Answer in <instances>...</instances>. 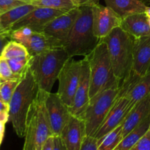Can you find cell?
<instances>
[{
  "instance_id": "1",
  "label": "cell",
  "mask_w": 150,
  "mask_h": 150,
  "mask_svg": "<svg viewBox=\"0 0 150 150\" xmlns=\"http://www.w3.org/2000/svg\"><path fill=\"white\" fill-rule=\"evenodd\" d=\"M38 91V84L28 67L9 103V121L19 137H24L28 114Z\"/></svg>"
},
{
  "instance_id": "2",
  "label": "cell",
  "mask_w": 150,
  "mask_h": 150,
  "mask_svg": "<svg viewBox=\"0 0 150 150\" xmlns=\"http://www.w3.org/2000/svg\"><path fill=\"white\" fill-rule=\"evenodd\" d=\"M79 14L63 42V48L69 57H85L95 48L100 40L93 30L92 7H79Z\"/></svg>"
},
{
  "instance_id": "3",
  "label": "cell",
  "mask_w": 150,
  "mask_h": 150,
  "mask_svg": "<svg viewBox=\"0 0 150 150\" xmlns=\"http://www.w3.org/2000/svg\"><path fill=\"white\" fill-rule=\"evenodd\" d=\"M101 40L107 44L113 73L121 85L132 74L134 38L117 27Z\"/></svg>"
},
{
  "instance_id": "4",
  "label": "cell",
  "mask_w": 150,
  "mask_h": 150,
  "mask_svg": "<svg viewBox=\"0 0 150 150\" xmlns=\"http://www.w3.org/2000/svg\"><path fill=\"white\" fill-rule=\"evenodd\" d=\"M69 58L63 48L50 50L29 58V70L39 90L46 93L51 92L62 67Z\"/></svg>"
},
{
  "instance_id": "5",
  "label": "cell",
  "mask_w": 150,
  "mask_h": 150,
  "mask_svg": "<svg viewBox=\"0 0 150 150\" xmlns=\"http://www.w3.org/2000/svg\"><path fill=\"white\" fill-rule=\"evenodd\" d=\"M85 57L90 67V99L105 89L121 86L113 73L107 44L102 40Z\"/></svg>"
},
{
  "instance_id": "6",
  "label": "cell",
  "mask_w": 150,
  "mask_h": 150,
  "mask_svg": "<svg viewBox=\"0 0 150 150\" xmlns=\"http://www.w3.org/2000/svg\"><path fill=\"white\" fill-rule=\"evenodd\" d=\"M46 94L38 91L32 104L26 122L23 150H42L49 138L54 136L45 105Z\"/></svg>"
},
{
  "instance_id": "7",
  "label": "cell",
  "mask_w": 150,
  "mask_h": 150,
  "mask_svg": "<svg viewBox=\"0 0 150 150\" xmlns=\"http://www.w3.org/2000/svg\"><path fill=\"white\" fill-rule=\"evenodd\" d=\"M121 89V86L110 88L90 99L88 106L79 117L85 122L86 136H94L95 135L117 100Z\"/></svg>"
},
{
  "instance_id": "8",
  "label": "cell",
  "mask_w": 150,
  "mask_h": 150,
  "mask_svg": "<svg viewBox=\"0 0 150 150\" xmlns=\"http://www.w3.org/2000/svg\"><path fill=\"white\" fill-rule=\"evenodd\" d=\"M81 70L82 59L75 60L73 57H69L62 67L57 78L59 87L57 93L69 108L72 105L79 85Z\"/></svg>"
},
{
  "instance_id": "9",
  "label": "cell",
  "mask_w": 150,
  "mask_h": 150,
  "mask_svg": "<svg viewBox=\"0 0 150 150\" xmlns=\"http://www.w3.org/2000/svg\"><path fill=\"white\" fill-rule=\"evenodd\" d=\"M121 89L117 100L94 136L96 139H99L107 133L122 124L125 117L130 111L129 100L124 96V93L127 91L129 86L126 84H121Z\"/></svg>"
},
{
  "instance_id": "10",
  "label": "cell",
  "mask_w": 150,
  "mask_h": 150,
  "mask_svg": "<svg viewBox=\"0 0 150 150\" xmlns=\"http://www.w3.org/2000/svg\"><path fill=\"white\" fill-rule=\"evenodd\" d=\"M93 30L94 35L103 39L117 27H121L122 18L110 7L97 4L92 7Z\"/></svg>"
},
{
  "instance_id": "11",
  "label": "cell",
  "mask_w": 150,
  "mask_h": 150,
  "mask_svg": "<svg viewBox=\"0 0 150 150\" xmlns=\"http://www.w3.org/2000/svg\"><path fill=\"white\" fill-rule=\"evenodd\" d=\"M45 105L53 136H60L71 115L69 107L63 102L57 92L46 94Z\"/></svg>"
},
{
  "instance_id": "12",
  "label": "cell",
  "mask_w": 150,
  "mask_h": 150,
  "mask_svg": "<svg viewBox=\"0 0 150 150\" xmlns=\"http://www.w3.org/2000/svg\"><path fill=\"white\" fill-rule=\"evenodd\" d=\"M90 67L86 57L82 59V70L79 85L76 89L72 105L69 108L71 114L80 117L88 106L90 101Z\"/></svg>"
},
{
  "instance_id": "13",
  "label": "cell",
  "mask_w": 150,
  "mask_h": 150,
  "mask_svg": "<svg viewBox=\"0 0 150 150\" xmlns=\"http://www.w3.org/2000/svg\"><path fill=\"white\" fill-rule=\"evenodd\" d=\"M63 13L65 12L48 7H37L23 18L16 22L10 29V32L22 27L30 28L35 32H41L43 28L47 23Z\"/></svg>"
},
{
  "instance_id": "14",
  "label": "cell",
  "mask_w": 150,
  "mask_h": 150,
  "mask_svg": "<svg viewBox=\"0 0 150 150\" xmlns=\"http://www.w3.org/2000/svg\"><path fill=\"white\" fill-rule=\"evenodd\" d=\"M79 7L65 12L47 23L41 32L61 41L62 45L79 14Z\"/></svg>"
},
{
  "instance_id": "15",
  "label": "cell",
  "mask_w": 150,
  "mask_h": 150,
  "mask_svg": "<svg viewBox=\"0 0 150 150\" xmlns=\"http://www.w3.org/2000/svg\"><path fill=\"white\" fill-rule=\"evenodd\" d=\"M132 73L139 78L150 73V35L134 38Z\"/></svg>"
},
{
  "instance_id": "16",
  "label": "cell",
  "mask_w": 150,
  "mask_h": 150,
  "mask_svg": "<svg viewBox=\"0 0 150 150\" xmlns=\"http://www.w3.org/2000/svg\"><path fill=\"white\" fill-rule=\"evenodd\" d=\"M85 135L84 120L80 117L71 115L60 137L66 150H79Z\"/></svg>"
},
{
  "instance_id": "17",
  "label": "cell",
  "mask_w": 150,
  "mask_h": 150,
  "mask_svg": "<svg viewBox=\"0 0 150 150\" xmlns=\"http://www.w3.org/2000/svg\"><path fill=\"white\" fill-rule=\"evenodd\" d=\"M21 44L26 48L30 57L50 50L63 48L61 41L35 31Z\"/></svg>"
},
{
  "instance_id": "18",
  "label": "cell",
  "mask_w": 150,
  "mask_h": 150,
  "mask_svg": "<svg viewBox=\"0 0 150 150\" xmlns=\"http://www.w3.org/2000/svg\"><path fill=\"white\" fill-rule=\"evenodd\" d=\"M150 114V95L138 101L122 122L123 138Z\"/></svg>"
},
{
  "instance_id": "19",
  "label": "cell",
  "mask_w": 150,
  "mask_h": 150,
  "mask_svg": "<svg viewBox=\"0 0 150 150\" xmlns=\"http://www.w3.org/2000/svg\"><path fill=\"white\" fill-rule=\"evenodd\" d=\"M121 28L134 38L150 35L148 17L144 13H137L122 19Z\"/></svg>"
},
{
  "instance_id": "20",
  "label": "cell",
  "mask_w": 150,
  "mask_h": 150,
  "mask_svg": "<svg viewBox=\"0 0 150 150\" xmlns=\"http://www.w3.org/2000/svg\"><path fill=\"white\" fill-rule=\"evenodd\" d=\"M106 6L114 10L122 19L145 12L147 5L142 0H104Z\"/></svg>"
},
{
  "instance_id": "21",
  "label": "cell",
  "mask_w": 150,
  "mask_h": 150,
  "mask_svg": "<svg viewBox=\"0 0 150 150\" xmlns=\"http://www.w3.org/2000/svg\"><path fill=\"white\" fill-rule=\"evenodd\" d=\"M36 7L31 4H26L2 13L0 15V29L3 32L10 34L12 26Z\"/></svg>"
},
{
  "instance_id": "22",
  "label": "cell",
  "mask_w": 150,
  "mask_h": 150,
  "mask_svg": "<svg viewBox=\"0 0 150 150\" xmlns=\"http://www.w3.org/2000/svg\"><path fill=\"white\" fill-rule=\"evenodd\" d=\"M149 95H150V73L140 78L124 93V96L129 100L130 111L138 101Z\"/></svg>"
},
{
  "instance_id": "23",
  "label": "cell",
  "mask_w": 150,
  "mask_h": 150,
  "mask_svg": "<svg viewBox=\"0 0 150 150\" xmlns=\"http://www.w3.org/2000/svg\"><path fill=\"white\" fill-rule=\"evenodd\" d=\"M150 127V114L144 119L137 127L131 130L122 139L120 143L113 150H129Z\"/></svg>"
},
{
  "instance_id": "24",
  "label": "cell",
  "mask_w": 150,
  "mask_h": 150,
  "mask_svg": "<svg viewBox=\"0 0 150 150\" xmlns=\"http://www.w3.org/2000/svg\"><path fill=\"white\" fill-rule=\"evenodd\" d=\"M123 139L122 124L98 139L99 150H113Z\"/></svg>"
},
{
  "instance_id": "25",
  "label": "cell",
  "mask_w": 150,
  "mask_h": 150,
  "mask_svg": "<svg viewBox=\"0 0 150 150\" xmlns=\"http://www.w3.org/2000/svg\"><path fill=\"white\" fill-rule=\"evenodd\" d=\"M1 57L5 59L30 57L26 48L22 44L14 40H10L1 51Z\"/></svg>"
},
{
  "instance_id": "26",
  "label": "cell",
  "mask_w": 150,
  "mask_h": 150,
  "mask_svg": "<svg viewBox=\"0 0 150 150\" xmlns=\"http://www.w3.org/2000/svg\"><path fill=\"white\" fill-rule=\"evenodd\" d=\"M30 4L36 7H48L63 12L77 7L71 0H30Z\"/></svg>"
},
{
  "instance_id": "27",
  "label": "cell",
  "mask_w": 150,
  "mask_h": 150,
  "mask_svg": "<svg viewBox=\"0 0 150 150\" xmlns=\"http://www.w3.org/2000/svg\"><path fill=\"white\" fill-rule=\"evenodd\" d=\"M30 57L7 59L9 66L13 73L17 77L21 78L29 67V60Z\"/></svg>"
},
{
  "instance_id": "28",
  "label": "cell",
  "mask_w": 150,
  "mask_h": 150,
  "mask_svg": "<svg viewBox=\"0 0 150 150\" xmlns=\"http://www.w3.org/2000/svg\"><path fill=\"white\" fill-rule=\"evenodd\" d=\"M20 80L4 81L3 82L0 88V100L9 104Z\"/></svg>"
},
{
  "instance_id": "29",
  "label": "cell",
  "mask_w": 150,
  "mask_h": 150,
  "mask_svg": "<svg viewBox=\"0 0 150 150\" xmlns=\"http://www.w3.org/2000/svg\"><path fill=\"white\" fill-rule=\"evenodd\" d=\"M0 79L4 81L20 80L21 78H19L13 73L9 66L7 60L0 56Z\"/></svg>"
},
{
  "instance_id": "30",
  "label": "cell",
  "mask_w": 150,
  "mask_h": 150,
  "mask_svg": "<svg viewBox=\"0 0 150 150\" xmlns=\"http://www.w3.org/2000/svg\"><path fill=\"white\" fill-rule=\"evenodd\" d=\"M26 4H30V0H0V15Z\"/></svg>"
},
{
  "instance_id": "31",
  "label": "cell",
  "mask_w": 150,
  "mask_h": 150,
  "mask_svg": "<svg viewBox=\"0 0 150 150\" xmlns=\"http://www.w3.org/2000/svg\"><path fill=\"white\" fill-rule=\"evenodd\" d=\"M129 150H150V127Z\"/></svg>"
},
{
  "instance_id": "32",
  "label": "cell",
  "mask_w": 150,
  "mask_h": 150,
  "mask_svg": "<svg viewBox=\"0 0 150 150\" xmlns=\"http://www.w3.org/2000/svg\"><path fill=\"white\" fill-rule=\"evenodd\" d=\"M79 150H99L98 139H96L94 136L85 135Z\"/></svg>"
},
{
  "instance_id": "33",
  "label": "cell",
  "mask_w": 150,
  "mask_h": 150,
  "mask_svg": "<svg viewBox=\"0 0 150 150\" xmlns=\"http://www.w3.org/2000/svg\"><path fill=\"white\" fill-rule=\"evenodd\" d=\"M0 121L7 123L9 121V104L0 100Z\"/></svg>"
},
{
  "instance_id": "34",
  "label": "cell",
  "mask_w": 150,
  "mask_h": 150,
  "mask_svg": "<svg viewBox=\"0 0 150 150\" xmlns=\"http://www.w3.org/2000/svg\"><path fill=\"white\" fill-rule=\"evenodd\" d=\"M11 40L10 39V34L7 32H4L0 29V56L1 51L6 45Z\"/></svg>"
},
{
  "instance_id": "35",
  "label": "cell",
  "mask_w": 150,
  "mask_h": 150,
  "mask_svg": "<svg viewBox=\"0 0 150 150\" xmlns=\"http://www.w3.org/2000/svg\"><path fill=\"white\" fill-rule=\"evenodd\" d=\"M75 5L77 7H83V6H93L96 5L97 4H99V0H71Z\"/></svg>"
},
{
  "instance_id": "36",
  "label": "cell",
  "mask_w": 150,
  "mask_h": 150,
  "mask_svg": "<svg viewBox=\"0 0 150 150\" xmlns=\"http://www.w3.org/2000/svg\"><path fill=\"white\" fill-rule=\"evenodd\" d=\"M53 150H66L60 136H54V147Z\"/></svg>"
},
{
  "instance_id": "37",
  "label": "cell",
  "mask_w": 150,
  "mask_h": 150,
  "mask_svg": "<svg viewBox=\"0 0 150 150\" xmlns=\"http://www.w3.org/2000/svg\"><path fill=\"white\" fill-rule=\"evenodd\" d=\"M53 147H54V136H51L46 142L42 150H53Z\"/></svg>"
},
{
  "instance_id": "38",
  "label": "cell",
  "mask_w": 150,
  "mask_h": 150,
  "mask_svg": "<svg viewBox=\"0 0 150 150\" xmlns=\"http://www.w3.org/2000/svg\"><path fill=\"white\" fill-rule=\"evenodd\" d=\"M5 124L6 123L0 121V146L2 142L3 138L4 135V130H5Z\"/></svg>"
},
{
  "instance_id": "39",
  "label": "cell",
  "mask_w": 150,
  "mask_h": 150,
  "mask_svg": "<svg viewBox=\"0 0 150 150\" xmlns=\"http://www.w3.org/2000/svg\"><path fill=\"white\" fill-rule=\"evenodd\" d=\"M144 13L146 15L147 17L150 18V7H148V6H147L146 8V10H145V12H144Z\"/></svg>"
},
{
  "instance_id": "40",
  "label": "cell",
  "mask_w": 150,
  "mask_h": 150,
  "mask_svg": "<svg viewBox=\"0 0 150 150\" xmlns=\"http://www.w3.org/2000/svg\"><path fill=\"white\" fill-rule=\"evenodd\" d=\"M4 80H2V79H0V88H1V84H2V83H3V82H4Z\"/></svg>"
},
{
  "instance_id": "41",
  "label": "cell",
  "mask_w": 150,
  "mask_h": 150,
  "mask_svg": "<svg viewBox=\"0 0 150 150\" xmlns=\"http://www.w3.org/2000/svg\"><path fill=\"white\" fill-rule=\"evenodd\" d=\"M144 3H150V0H142Z\"/></svg>"
},
{
  "instance_id": "42",
  "label": "cell",
  "mask_w": 150,
  "mask_h": 150,
  "mask_svg": "<svg viewBox=\"0 0 150 150\" xmlns=\"http://www.w3.org/2000/svg\"><path fill=\"white\" fill-rule=\"evenodd\" d=\"M148 21H149V26H150V18H148Z\"/></svg>"
}]
</instances>
